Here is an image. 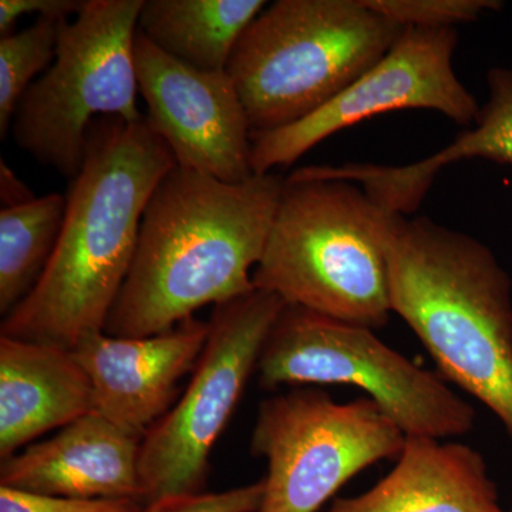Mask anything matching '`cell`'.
Masks as SVG:
<instances>
[{"mask_svg": "<svg viewBox=\"0 0 512 512\" xmlns=\"http://www.w3.org/2000/svg\"><path fill=\"white\" fill-rule=\"evenodd\" d=\"M265 0H144L138 30L165 55L202 72H227Z\"/></svg>", "mask_w": 512, "mask_h": 512, "instance_id": "cell-17", "label": "cell"}, {"mask_svg": "<svg viewBox=\"0 0 512 512\" xmlns=\"http://www.w3.org/2000/svg\"><path fill=\"white\" fill-rule=\"evenodd\" d=\"M67 20L37 18L29 28L0 39V137L8 136L13 116L37 74L55 62Z\"/></svg>", "mask_w": 512, "mask_h": 512, "instance_id": "cell-19", "label": "cell"}, {"mask_svg": "<svg viewBox=\"0 0 512 512\" xmlns=\"http://www.w3.org/2000/svg\"><path fill=\"white\" fill-rule=\"evenodd\" d=\"M286 178L228 184L175 165L151 194L136 255L104 332L147 338L254 291Z\"/></svg>", "mask_w": 512, "mask_h": 512, "instance_id": "cell-2", "label": "cell"}, {"mask_svg": "<svg viewBox=\"0 0 512 512\" xmlns=\"http://www.w3.org/2000/svg\"><path fill=\"white\" fill-rule=\"evenodd\" d=\"M264 480L221 493H201L161 498L140 512H256L264 497Z\"/></svg>", "mask_w": 512, "mask_h": 512, "instance_id": "cell-21", "label": "cell"}, {"mask_svg": "<svg viewBox=\"0 0 512 512\" xmlns=\"http://www.w3.org/2000/svg\"><path fill=\"white\" fill-rule=\"evenodd\" d=\"M175 165L147 116L94 120L55 252L35 289L3 319L0 336L73 350L103 332L133 264L148 200Z\"/></svg>", "mask_w": 512, "mask_h": 512, "instance_id": "cell-1", "label": "cell"}, {"mask_svg": "<svg viewBox=\"0 0 512 512\" xmlns=\"http://www.w3.org/2000/svg\"><path fill=\"white\" fill-rule=\"evenodd\" d=\"M329 512H504L480 451L458 441L406 437L393 470Z\"/></svg>", "mask_w": 512, "mask_h": 512, "instance_id": "cell-14", "label": "cell"}, {"mask_svg": "<svg viewBox=\"0 0 512 512\" xmlns=\"http://www.w3.org/2000/svg\"><path fill=\"white\" fill-rule=\"evenodd\" d=\"M96 412L73 350L0 336V457Z\"/></svg>", "mask_w": 512, "mask_h": 512, "instance_id": "cell-15", "label": "cell"}, {"mask_svg": "<svg viewBox=\"0 0 512 512\" xmlns=\"http://www.w3.org/2000/svg\"><path fill=\"white\" fill-rule=\"evenodd\" d=\"M284 308L282 299L259 289L215 306L187 389L141 443L144 504L205 493L212 448L234 416Z\"/></svg>", "mask_w": 512, "mask_h": 512, "instance_id": "cell-9", "label": "cell"}, {"mask_svg": "<svg viewBox=\"0 0 512 512\" xmlns=\"http://www.w3.org/2000/svg\"><path fill=\"white\" fill-rule=\"evenodd\" d=\"M370 9L403 28H454L503 8L497 0H365Z\"/></svg>", "mask_w": 512, "mask_h": 512, "instance_id": "cell-20", "label": "cell"}, {"mask_svg": "<svg viewBox=\"0 0 512 512\" xmlns=\"http://www.w3.org/2000/svg\"><path fill=\"white\" fill-rule=\"evenodd\" d=\"M208 333L210 323L192 316L147 338L84 336L73 352L92 382L96 412L144 439L180 399L181 379L197 366Z\"/></svg>", "mask_w": 512, "mask_h": 512, "instance_id": "cell-12", "label": "cell"}, {"mask_svg": "<svg viewBox=\"0 0 512 512\" xmlns=\"http://www.w3.org/2000/svg\"><path fill=\"white\" fill-rule=\"evenodd\" d=\"M406 434L367 397L336 403L325 390L296 387L259 404L251 454L265 458L256 512H318L348 481L396 461Z\"/></svg>", "mask_w": 512, "mask_h": 512, "instance_id": "cell-8", "label": "cell"}, {"mask_svg": "<svg viewBox=\"0 0 512 512\" xmlns=\"http://www.w3.org/2000/svg\"><path fill=\"white\" fill-rule=\"evenodd\" d=\"M510 512H512V510Z\"/></svg>", "mask_w": 512, "mask_h": 512, "instance_id": "cell-25", "label": "cell"}, {"mask_svg": "<svg viewBox=\"0 0 512 512\" xmlns=\"http://www.w3.org/2000/svg\"><path fill=\"white\" fill-rule=\"evenodd\" d=\"M141 443L143 437L92 412L52 439L2 460L0 485L52 497L130 498L144 504Z\"/></svg>", "mask_w": 512, "mask_h": 512, "instance_id": "cell-13", "label": "cell"}, {"mask_svg": "<svg viewBox=\"0 0 512 512\" xmlns=\"http://www.w3.org/2000/svg\"><path fill=\"white\" fill-rule=\"evenodd\" d=\"M67 198H33L0 211V313L8 316L49 265L62 234Z\"/></svg>", "mask_w": 512, "mask_h": 512, "instance_id": "cell-18", "label": "cell"}, {"mask_svg": "<svg viewBox=\"0 0 512 512\" xmlns=\"http://www.w3.org/2000/svg\"><path fill=\"white\" fill-rule=\"evenodd\" d=\"M390 302L439 367L512 444V282L478 239L393 214L383 239Z\"/></svg>", "mask_w": 512, "mask_h": 512, "instance_id": "cell-3", "label": "cell"}, {"mask_svg": "<svg viewBox=\"0 0 512 512\" xmlns=\"http://www.w3.org/2000/svg\"><path fill=\"white\" fill-rule=\"evenodd\" d=\"M0 198L3 208L16 207L36 198L5 163H0Z\"/></svg>", "mask_w": 512, "mask_h": 512, "instance_id": "cell-24", "label": "cell"}, {"mask_svg": "<svg viewBox=\"0 0 512 512\" xmlns=\"http://www.w3.org/2000/svg\"><path fill=\"white\" fill-rule=\"evenodd\" d=\"M365 0H278L241 36L227 72L252 133L311 116L365 74L403 35Z\"/></svg>", "mask_w": 512, "mask_h": 512, "instance_id": "cell-5", "label": "cell"}, {"mask_svg": "<svg viewBox=\"0 0 512 512\" xmlns=\"http://www.w3.org/2000/svg\"><path fill=\"white\" fill-rule=\"evenodd\" d=\"M262 389L355 386L406 437L447 440L476 427V409L430 372L377 338L373 329L285 305L259 357Z\"/></svg>", "mask_w": 512, "mask_h": 512, "instance_id": "cell-6", "label": "cell"}, {"mask_svg": "<svg viewBox=\"0 0 512 512\" xmlns=\"http://www.w3.org/2000/svg\"><path fill=\"white\" fill-rule=\"evenodd\" d=\"M83 5L82 0H0V35H12L16 22L30 13L37 18L69 20L79 15Z\"/></svg>", "mask_w": 512, "mask_h": 512, "instance_id": "cell-23", "label": "cell"}, {"mask_svg": "<svg viewBox=\"0 0 512 512\" xmlns=\"http://www.w3.org/2000/svg\"><path fill=\"white\" fill-rule=\"evenodd\" d=\"M144 504L130 498L79 500L15 490L0 485V512H140Z\"/></svg>", "mask_w": 512, "mask_h": 512, "instance_id": "cell-22", "label": "cell"}, {"mask_svg": "<svg viewBox=\"0 0 512 512\" xmlns=\"http://www.w3.org/2000/svg\"><path fill=\"white\" fill-rule=\"evenodd\" d=\"M144 0H86L62 25L55 62L29 87L12 121L16 146L74 180L99 117L144 119L134 40Z\"/></svg>", "mask_w": 512, "mask_h": 512, "instance_id": "cell-7", "label": "cell"}, {"mask_svg": "<svg viewBox=\"0 0 512 512\" xmlns=\"http://www.w3.org/2000/svg\"><path fill=\"white\" fill-rule=\"evenodd\" d=\"M490 99L473 128L439 153L407 165L349 164L346 180L367 192L390 214H412L434 178L448 165L483 158L512 167V67H495L487 76Z\"/></svg>", "mask_w": 512, "mask_h": 512, "instance_id": "cell-16", "label": "cell"}, {"mask_svg": "<svg viewBox=\"0 0 512 512\" xmlns=\"http://www.w3.org/2000/svg\"><path fill=\"white\" fill-rule=\"evenodd\" d=\"M392 215L355 183L286 178L252 272L255 289L340 322L383 328L393 313L383 248Z\"/></svg>", "mask_w": 512, "mask_h": 512, "instance_id": "cell-4", "label": "cell"}, {"mask_svg": "<svg viewBox=\"0 0 512 512\" xmlns=\"http://www.w3.org/2000/svg\"><path fill=\"white\" fill-rule=\"evenodd\" d=\"M134 60L147 119L177 165L228 184L254 177L252 130L228 72L178 62L138 29Z\"/></svg>", "mask_w": 512, "mask_h": 512, "instance_id": "cell-11", "label": "cell"}, {"mask_svg": "<svg viewBox=\"0 0 512 512\" xmlns=\"http://www.w3.org/2000/svg\"><path fill=\"white\" fill-rule=\"evenodd\" d=\"M457 43L454 28L404 29L375 66L322 109L291 126L252 133V171L296 163L333 134L389 111L433 110L474 126L481 107L454 72Z\"/></svg>", "mask_w": 512, "mask_h": 512, "instance_id": "cell-10", "label": "cell"}]
</instances>
